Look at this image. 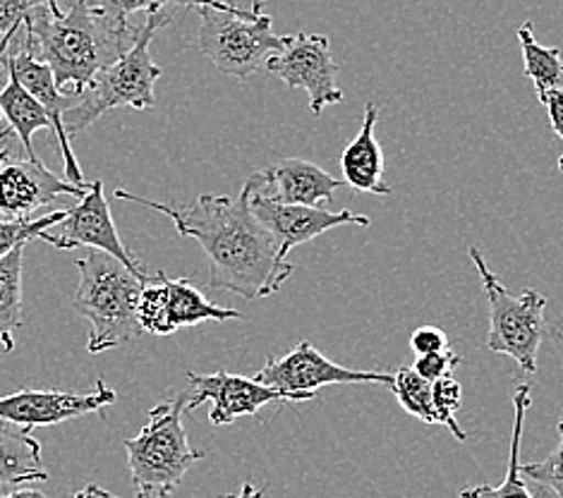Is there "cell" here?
<instances>
[{"label": "cell", "mask_w": 563, "mask_h": 498, "mask_svg": "<svg viewBox=\"0 0 563 498\" xmlns=\"http://www.w3.org/2000/svg\"><path fill=\"white\" fill-rule=\"evenodd\" d=\"M556 434H559V446L554 449L552 455H547L540 463H526L520 465L522 477L532 479L540 487L554 491L556 498H563V417L556 424Z\"/></svg>", "instance_id": "obj_29"}, {"label": "cell", "mask_w": 563, "mask_h": 498, "mask_svg": "<svg viewBox=\"0 0 563 498\" xmlns=\"http://www.w3.org/2000/svg\"><path fill=\"white\" fill-rule=\"evenodd\" d=\"M410 347L415 355H429L449 350V335L437 327H420L410 335Z\"/></svg>", "instance_id": "obj_32"}, {"label": "cell", "mask_w": 563, "mask_h": 498, "mask_svg": "<svg viewBox=\"0 0 563 498\" xmlns=\"http://www.w3.org/2000/svg\"><path fill=\"white\" fill-rule=\"evenodd\" d=\"M68 209H56L38 213V217L26 219H0V259L18 247H26V242L42 240L53 225L65 219Z\"/></svg>", "instance_id": "obj_26"}, {"label": "cell", "mask_w": 563, "mask_h": 498, "mask_svg": "<svg viewBox=\"0 0 563 498\" xmlns=\"http://www.w3.org/2000/svg\"><path fill=\"white\" fill-rule=\"evenodd\" d=\"M530 384H518L514 394V436H511V461H508V473L501 482V487H489V484H479V487L461 491V498H534L528 482L522 479L520 469V441H522V424H526V412L530 408Z\"/></svg>", "instance_id": "obj_22"}, {"label": "cell", "mask_w": 563, "mask_h": 498, "mask_svg": "<svg viewBox=\"0 0 563 498\" xmlns=\"http://www.w3.org/2000/svg\"><path fill=\"white\" fill-rule=\"evenodd\" d=\"M260 384L280 390L288 402H307L317 396L319 388L331 384H382L394 386V374L360 372L336 365L324 357L310 341H300L286 357H269L254 376Z\"/></svg>", "instance_id": "obj_8"}, {"label": "cell", "mask_w": 563, "mask_h": 498, "mask_svg": "<svg viewBox=\"0 0 563 498\" xmlns=\"http://www.w3.org/2000/svg\"><path fill=\"white\" fill-rule=\"evenodd\" d=\"M113 195L164 213L183 237L197 240L209 259L211 288L231 290L245 300H262L278 292L295 272V264L280 254L276 237L252 213L245 187L238 197L202 195L187 207L161 204L128 190Z\"/></svg>", "instance_id": "obj_1"}, {"label": "cell", "mask_w": 563, "mask_h": 498, "mask_svg": "<svg viewBox=\"0 0 563 498\" xmlns=\"http://www.w3.org/2000/svg\"><path fill=\"white\" fill-rule=\"evenodd\" d=\"M520 48H522V65H526V77L534 85L538 99L549 91H563V58L561 48L542 46L534 38L532 24L526 22L518 30Z\"/></svg>", "instance_id": "obj_23"}, {"label": "cell", "mask_w": 563, "mask_h": 498, "mask_svg": "<svg viewBox=\"0 0 563 498\" xmlns=\"http://www.w3.org/2000/svg\"><path fill=\"white\" fill-rule=\"evenodd\" d=\"M22 262L24 247L0 259V343L5 353L15 350V333L22 327Z\"/></svg>", "instance_id": "obj_24"}, {"label": "cell", "mask_w": 563, "mask_h": 498, "mask_svg": "<svg viewBox=\"0 0 563 498\" xmlns=\"http://www.w3.org/2000/svg\"><path fill=\"white\" fill-rule=\"evenodd\" d=\"M243 187L247 190L252 213L264 223L266 231L276 237L284 257H288V252L298 245H305V242L329 233L331 228H341V225L369 228L372 223L367 217H360V213L345 211V209L329 211L324 207L284 204V201H276L254 192L250 182H245Z\"/></svg>", "instance_id": "obj_12"}, {"label": "cell", "mask_w": 563, "mask_h": 498, "mask_svg": "<svg viewBox=\"0 0 563 498\" xmlns=\"http://www.w3.org/2000/svg\"><path fill=\"white\" fill-rule=\"evenodd\" d=\"M89 187L60 178L38 158H12L8 154L0 161V219L38 217L53 201L60 197L79 199Z\"/></svg>", "instance_id": "obj_11"}, {"label": "cell", "mask_w": 563, "mask_h": 498, "mask_svg": "<svg viewBox=\"0 0 563 498\" xmlns=\"http://www.w3.org/2000/svg\"><path fill=\"white\" fill-rule=\"evenodd\" d=\"M221 3L228 5L231 10L247 12V15H260L266 0H221Z\"/></svg>", "instance_id": "obj_34"}, {"label": "cell", "mask_w": 563, "mask_h": 498, "mask_svg": "<svg viewBox=\"0 0 563 498\" xmlns=\"http://www.w3.org/2000/svg\"><path fill=\"white\" fill-rule=\"evenodd\" d=\"M75 266L79 286L73 307L89 321V353L99 355L140 339L144 333L137 319L142 278L132 274L123 262L99 250Z\"/></svg>", "instance_id": "obj_4"}, {"label": "cell", "mask_w": 563, "mask_h": 498, "mask_svg": "<svg viewBox=\"0 0 563 498\" xmlns=\"http://www.w3.org/2000/svg\"><path fill=\"white\" fill-rule=\"evenodd\" d=\"M118 394L106 386V381H97V388L89 394H65V390H32L24 388L18 394L0 398V420L26 429L32 432L34 427L60 424L73 417H82L89 412H101L103 408L113 406Z\"/></svg>", "instance_id": "obj_13"}, {"label": "cell", "mask_w": 563, "mask_h": 498, "mask_svg": "<svg viewBox=\"0 0 563 498\" xmlns=\"http://www.w3.org/2000/svg\"><path fill=\"white\" fill-rule=\"evenodd\" d=\"M187 400H190V390L185 388L170 400L158 402L150 410V420L142 432L135 439L123 441L132 479L140 489L173 491L187 469L205 457L202 451H195L187 441L183 427Z\"/></svg>", "instance_id": "obj_6"}, {"label": "cell", "mask_w": 563, "mask_h": 498, "mask_svg": "<svg viewBox=\"0 0 563 498\" xmlns=\"http://www.w3.org/2000/svg\"><path fill=\"white\" fill-rule=\"evenodd\" d=\"M540 103L547 109L549 123H552V130L556 137L563 142V91H549L540 99ZM559 173H563V152L559 156Z\"/></svg>", "instance_id": "obj_33"}, {"label": "cell", "mask_w": 563, "mask_h": 498, "mask_svg": "<svg viewBox=\"0 0 563 498\" xmlns=\"http://www.w3.org/2000/svg\"><path fill=\"white\" fill-rule=\"evenodd\" d=\"M264 67L288 89H305L310 97V113L317 118L329 106L343 101V91L336 85L339 65L331 58L329 36L324 34L300 32L288 36V46Z\"/></svg>", "instance_id": "obj_9"}, {"label": "cell", "mask_w": 563, "mask_h": 498, "mask_svg": "<svg viewBox=\"0 0 563 498\" xmlns=\"http://www.w3.org/2000/svg\"><path fill=\"white\" fill-rule=\"evenodd\" d=\"M46 245L56 247L60 252H68L75 247H91L111 254L118 262H123L132 274H137L142 280L150 276L144 266L132 257L128 247L120 240L115 223L111 219L109 201L103 197V182L93 180L89 190L77 199V204L68 209L65 219L51 228L48 233L42 235Z\"/></svg>", "instance_id": "obj_10"}, {"label": "cell", "mask_w": 563, "mask_h": 498, "mask_svg": "<svg viewBox=\"0 0 563 498\" xmlns=\"http://www.w3.org/2000/svg\"><path fill=\"white\" fill-rule=\"evenodd\" d=\"M3 67L8 73L15 75L20 79V85L32 93V97L44 106L46 113L51 115V123H53V134H56L58 140V150L63 156V168H65V178L75 185H82L89 187L91 182L85 180L82 168L77 164V156L73 154V146H70V137L68 132L63 128V113L73 109L77 103L79 93L77 91H68L63 93L56 85V77H53L51 67L46 63H42L38 58H34L30 51H26L20 38L15 42V46L10 48V53L3 60Z\"/></svg>", "instance_id": "obj_15"}, {"label": "cell", "mask_w": 563, "mask_h": 498, "mask_svg": "<svg viewBox=\"0 0 563 498\" xmlns=\"http://www.w3.org/2000/svg\"><path fill=\"white\" fill-rule=\"evenodd\" d=\"M247 182L254 192L264 197L305 207L329 204L333 192L343 187V180L333 178L331 173L305 158H280L276 164L252 173Z\"/></svg>", "instance_id": "obj_16"}, {"label": "cell", "mask_w": 563, "mask_h": 498, "mask_svg": "<svg viewBox=\"0 0 563 498\" xmlns=\"http://www.w3.org/2000/svg\"><path fill=\"white\" fill-rule=\"evenodd\" d=\"M461 355H455L453 350H441V353H429V355H418V359H415L412 369L418 372L422 379L427 381H439L444 379V376L453 374L455 369H459L461 365Z\"/></svg>", "instance_id": "obj_31"}, {"label": "cell", "mask_w": 563, "mask_h": 498, "mask_svg": "<svg viewBox=\"0 0 563 498\" xmlns=\"http://www.w3.org/2000/svg\"><path fill=\"white\" fill-rule=\"evenodd\" d=\"M137 498H170V491H154V489H140Z\"/></svg>", "instance_id": "obj_39"}, {"label": "cell", "mask_w": 563, "mask_h": 498, "mask_svg": "<svg viewBox=\"0 0 563 498\" xmlns=\"http://www.w3.org/2000/svg\"><path fill=\"white\" fill-rule=\"evenodd\" d=\"M197 48L217 65V70L238 79L254 75L272 56L288 46V36L274 34L272 18L199 5Z\"/></svg>", "instance_id": "obj_7"}, {"label": "cell", "mask_w": 563, "mask_h": 498, "mask_svg": "<svg viewBox=\"0 0 563 498\" xmlns=\"http://www.w3.org/2000/svg\"><path fill=\"white\" fill-rule=\"evenodd\" d=\"M73 498H118V496L97 487V484H89V487H85L82 491H77Z\"/></svg>", "instance_id": "obj_36"}, {"label": "cell", "mask_w": 563, "mask_h": 498, "mask_svg": "<svg viewBox=\"0 0 563 498\" xmlns=\"http://www.w3.org/2000/svg\"><path fill=\"white\" fill-rule=\"evenodd\" d=\"M87 8L93 12L106 30H109L120 44L125 48L132 44V36H135V30L130 26V18L135 12H158V10H168V8H199V5H213V8H223L221 0H85Z\"/></svg>", "instance_id": "obj_21"}, {"label": "cell", "mask_w": 563, "mask_h": 498, "mask_svg": "<svg viewBox=\"0 0 563 498\" xmlns=\"http://www.w3.org/2000/svg\"><path fill=\"white\" fill-rule=\"evenodd\" d=\"M140 327L154 335H170L173 329L166 317V274L156 272L142 280V292L137 302Z\"/></svg>", "instance_id": "obj_27"}, {"label": "cell", "mask_w": 563, "mask_h": 498, "mask_svg": "<svg viewBox=\"0 0 563 498\" xmlns=\"http://www.w3.org/2000/svg\"><path fill=\"white\" fill-rule=\"evenodd\" d=\"M34 0H0V65L24 34V22Z\"/></svg>", "instance_id": "obj_30"}, {"label": "cell", "mask_w": 563, "mask_h": 498, "mask_svg": "<svg viewBox=\"0 0 563 498\" xmlns=\"http://www.w3.org/2000/svg\"><path fill=\"white\" fill-rule=\"evenodd\" d=\"M0 118H3V115H0Z\"/></svg>", "instance_id": "obj_40"}, {"label": "cell", "mask_w": 563, "mask_h": 498, "mask_svg": "<svg viewBox=\"0 0 563 498\" xmlns=\"http://www.w3.org/2000/svg\"><path fill=\"white\" fill-rule=\"evenodd\" d=\"M42 446L26 429L0 420V484L46 482Z\"/></svg>", "instance_id": "obj_18"}, {"label": "cell", "mask_w": 563, "mask_h": 498, "mask_svg": "<svg viewBox=\"0 0 563 498\" xmlns=\"http://www.w3.org/2000/svg\"><path fill=\"white\" fill-rule=\"evenodd\" d=\"M379 109L377 103H365V115H362V125L357 137L345 146L341 156V170L345 182L355 187L360 192L369 195H391V185L384 182V152L377 142V128Z\"/></svg>", "instance_id": "obj_17"}, {"label": "cell", "mask_w": 563, "mask_h": 498, "mask_svg": "<svg viewBox=\"0 0 563 498\" xmlns=\"http://www.w3.org/2000/svg\"><path fill=\"white\" fill-rule=\"evenodd\" d=\"M12 128H5V130H0V161H3L8 154H10V146H8V142H10V137H12Z\"/></svg>", "instance_id": "obj_37"}, {"label": "cell", "mask_w": 563, "mask_h": 498, "mask_svg": "<svg viewBox=\"0 0 563 498\" xmlns=\"http://www.w3.org/2000/svg\"><path fill=\"white\" fill-rule=\"evenodd\" d=\"M0 115L8 120V128H12L15 137L24 146V156L38 158L34 154L32 137L36 130L53 132L51 115L46 113L44 106L20 85V79L12 73H8V85L0 89Z\"/></svg>", "instance_id": "obj_20"}, {"label": "cell", "mask_w": 563, "mask_h": 498, "mask_svg": "<svg viewBox=\"0 0 563 498\" xmlns=\"http://www.w3.org/2000/svg\"><path fill=\"white\" fill-rule=\"evenodd\" d=\"M173 20V12L158 10L146 12V20L135 30L132 44L123 56L97 73V77L79 91V99L63 113V128L68 137H77L79 132L89 130L97 120L113 109H135L146 111L156 103V79L161 77V67L154 63L150 46L156 32Z\"/></svg>", "instance_id": "obj_3"}, {"label": "cell", "mask_w": 563, "mask_h": 498, "mask_svg": "<svg viewBox=\"0 0 563 498\" xmlns=\"http://www.w3.org/2000/svg\"><path fill=\"white\" fill-rule=\"evenodd\" d=\"M394 396L398 398L400 408L408 414L418 417L424 424H439L437 410H434V396H432V381L422 379V376L412 367H400L394 374Z\"/></svg>", "instance_id": "obj_25"}, {"label": "cell", "mask_w": 563, "mask_h": 498, "mask_svg": "<svg viewBox=\"0 0 563 498\" xmlns=\"http://www.w3.org/2000/svg\"><path fill=\"white\" fill-rule=\"evenodd\" d=\"M432 396H434V410L439 424L451 429V434L459 441H467V432L459 424V410L463 402V388L453 379V374L444 376L432 384Z\"/></svg>", "instance_id": "obj_28"}, {"label": "cell", "mask_w": 563, "mask_h": 498, "mask_svg": "<svg viewBox=\"0 0 563 498\" xmlns=\"http://www.w3.org/2000/svg\"><path fill=\"white\" fill-rule=\"evenodd\" d=\"M0 498H46V496L36 489H20V491H12V494L0 496Z\"/></svg>", "instance_id": "obj_38"}, {"label": "cell", "mask_w": 563, "mask_h": 498, "mask_svg": "<svg viewBox=\"0 0 563 498\" xmlns=\"http://www.w3.org/2000/svg\"><path fill=\"white\" fill-rule=\"evenodd\" d=\"M262 496H264V491L254 487V484L247 479V482H243V487H240L238 494H225L221 498H262Z\"/></svg>", "instance_id": "obj_35"}, {"label": "cell", "mask_w": 563, "mask_h": 498, "mask_svg": "<svg viewBox=\"0 0 563 498\" xmlns=\"http://www.w3.org/2000/svg\"><path fill=\"white\" fill-rule=\"evenodd\" d=\"M166 317L176 333L178 329L202 324V321H231L243 319L238 309H228L207 300L187 278L166 276Z\"/></svg>", "instance_id": "obj_19"}, {"label": "cell", "mask_w": 563, "mask_h": 498, "mask_svg": "<svg viewBox=\"0 0 563 498\" xmlns=\"http://www.w3.org/2000/svg\"><path fill=\"white\" fill-rule=\"evenodd\" d=\"M20 44L51 67L60 91L73 87L77 93L128 51L85 0H34Z\"/></svg>", "instance_id": "obj_2"}, {"label": "cell", "mask_w": 563, "mask_h": 498, "mask_svg": "<svg viewBox=\"0 0 563 498\" xmlns=\"http://www.w3.org/2000/svg\"><path fill=\"white\" fill-rule=\"evenodd\" d=\"M187 390H190L187 412L197 410L199 406H205V402H211L209 422L217 427L231 424L238 417L257 414L262 408L272 406V402H288V398L280 394V390L264 386L257 379H247V376L228 372H187Z\"/></svg>", "instance_id": "obj_14"}, {"label": "cell", "mask_w": 563, "mask_h": 498, "mask_svg": "<svg viewBox=\"0 0 563 498\" xmlns=\"http://www.w3.org/2000/svg\"><path fill=\"white\" fill-rule=\"evenodd\" d=\"M471 259L482 280V292L489 302L487 347L492 353L516 359L522 372L534 374L542 341L561 335L559 327L547 321V298L532 288L520 295L508 292L477 247H471Z\"/></svg>", "instance_id": "obj_5"}]
</instances>
